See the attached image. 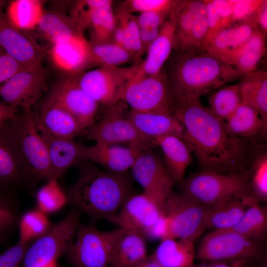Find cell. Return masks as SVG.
Segmentation results:
<instances>
[{
	"label": "cell",
	"mask_w": 267,
	"mask_h": 267,
	"mask_svg": "<svg viewBox=\"0 0 267 267\" xmlns=\"http://www.w3.org/2000/svg\"><path fill=\"white\" fill-rule=\"evenodd\" d=\"M170 112L182 126L183 140L203 170L249 178L253 141L231 133L199 98L171 95Z\"/></svg>",
	"instance_id": "6da1fadb"
},
{
	"label": "cell",
	"mask_w": 267,
	"mask_h": 267,
	"mask_svg": "<svg viewBox=\"0 0 267 267\" xmlns=\"http://www.w3.org/2000/svg\"><path fill=\"white\" fill-rule=\"evenodd\" d=\"M78 167L77 180L65 191L68 203L93 220L110 221L134 194L131 177L127 172L101 170L86 159Z\"/></svg>",
	"instance_id": "7a4b0ae2"
},
{
	"label": "cell",
	"mask_w": 267,
	"mask_h": 267,
	"mask_svg": "<svg viewBox=\"0 0 267 267\" xmlns=\"http://www.w3.org/2000/svg\"><path fill=\"white\" fill-rule=\"evenodd\" d=\"M202 51L178 53L170 75L166 74L172 95L200 98L244 75L216 55Z\"/></svg>",
	"instance_id": "3957f363"
},
{
	"label": "cell",
	"mask_w": 267,
	"mask_h": 267,
	"mask_svg": "<svg viewBox=\"0 0 267 267\" xmlns=\"http://www.w3.org/2000/svg\"><path fill=\"white\" fill-rule=\"evenodd\" d=\"M179 182L181 193L208 208L232 199L254 196L249 178L241 175L202 170Z\"/></svg>",
	"instance_id": "277c9868"
},
{
	"label": "cell",
	"mask_w": 267,
	"mask_h": 267,
	"mask_svg": "<svg viewBox=\"0 0 267 267\" xmlns=\"http://www.w3.org/2000/svg\"><path fill=\"white\" fill-rule=\"evenodd\" d=\"M16 130L23 161L24 179L33 185L54 177L45 143L38 131L32 109L11 120Z\"/></svg>",
	"instance_id": "5b68a950"
},
{
	"label": "cell",
	"mask_w": 267,
	"mask_h": 267,
	"mask_svg": "<svg viewBox=\"0 0 267 267\" xmlns=\"http://www.w3.org/2000/svg\"><path fill=\"white\" fill-rule=\"evenodd\" d=\"M125 230L100 231L93 224H79L65 255L74 267H108L118 240Z\"/></svg>",
	"instance_id": "8992f818"
},
{
	"label": "cell",
	"mask_w": 267,
	"mask_h": 267,
	"mask_svg": "<svg viewBox=\"0 0 267 267\" xmlns=\"http://www.w3.org/2000/svg\"><path fill=\"white\" fill-rule=\"evenodd\" d=\"M82 213L72 208L28 247L20 267H46L65 255L80 224Z\"/></svg>",
	"instance_id": "52a82bcc"
},
{
	"label": "cell",
	"mask_w": 267,
	"mask_h": 267,
	"mask_svg": "<svg viewBox=\"0 0 267 267\" xmlns=\"http://www.w3.org/2000/svg\"><path fill=\"white\" fill-rule=\"evenodd\" d=\"M265 253L263 243L249 239L229 230H214L202 239L196 258L201 261L246 259L261 260Z\"/></svg>",
	"instance_id": "ba28073f"
},
{
	"label": "cell",
	"mask_w": 267,
	"mask_h": 267,
	"mask_svg": "<svg viewBox=\"0 0 267 267\" xmlns=\"http://www.w3.org/2000/svg\"><path fill=\"white\" fill-rule=\"evenodd\" d=\"M207 211L208 208L185 194L173 190L165 204L169 238L184 239L194 243L206 229Z\"/></svg>",
	"instance_id": "9c48e42d"
},
{
	"label": "cell",
	"mask_w": 267,
	"mask_h": 267,
	"mask_svg": "<svg viewBox=\"0 0 267 267\" xmlns=\"http://www.w3.org/2000/svg\"><path fill=\"white\" fill-rule=\"evenodd\" d=\"M171 91L165 71L150 76L134 73L127 83L121 101L132 110L138 112H170Z\"/></svg>",
	"instance_id": "30bf717a"
},
{
	"label": "cell",
	"mask_w": 267,
	"mask_h": 267,
	"mask_svg": "<svg viewBox=\"0 0 267 267\" xmlns=\"http://www.w3.org/2000/svg\"><path fill=\"white\" fill-rule=\"evenodd\" d=\"M136 71V64L130 67L104 66L76 75L81 88L98 104L105 107L120 101L129 80Z\"/></svg>",
	"instance_id": "8fae6325"
},
{
	"label": "cell",
	"mask_w": 267,
	"mask_h": 267,
	"mask_svg": "<svg viewBox=\"0 0 267 267\" xmlns=\"http://www.w3.org/2000/svg\"><path fill=\"white\" fill-rule=\"evenodd\" d=\"M108 110L102 119L95 122L82 133L88 140L112 145L126 143L138 150H148L156 146L145 138L136 130L129 118L122 115L123 108L118 103L106 107Z\"/></svg>",
	"instance_id": "7c38bea8"
},
{
	"label": "cell",
	"mask_w": 267,
	"mask_h": 267,
	"mask_svg": "<svg viewBox=\"0 0 267 267\" xmlns=\"http://www.w3.org/2000/svg\"><path fill=\"white\" fill-rule=\"evenodd\" d=\"M44 100L67 111L84 130L96 122L99 104L81 88L76 75H68L59 80Z\"/></svg>",
	"instance_id": "4fadbf2b"
},
{
	"label": "cell",
	"mask_w": 267,
	"mask_h": 267,
	"mask_svg": "<svg viewBox=\"0 0 267 267\" xmlns=\"http://www.w3.org/2000/svg\"><path fill=\"white\" fill-rule=\"evenodd\" d=\"M133 178L165 211L166 200L175 181L160 158L150 149L141 151L131 167Z\"/></svg>",
	"instance_id": "5bb4252c"
},
{
	"label": "cell",
	"mask_w": 267,
	"mask_h": 267,
	"mask_svg": "<svg viewBox=\"0 0 267 267\" xmlns=\"http://www.w3.org/2000/svg\"><path fill=\"white\" fill-rule=\"evenodd\" d=\"M0 46L28 69H44V50L28 34L12 25L4 14L0 15Z\"/></svg>",
	"instance_id": "9a60e30c"
},
{
	"label": "cell",
	"mask_w": 267,
	"mask_h": 267,
	"mask_svg": "<svg viewBox=\"0 0 267 267\" xmlns=\"http://www.w3.org/2000/svg\"><path fill=\"white\" fill-rule=\"evenodd\" d=\"M46 90L44 69H26L18 72L1 86L0 96L4 102L13 107L32 109Z\"/></svg>",
	"instance_id": "2e32d148"
},
{
	"label": "cell",
	"mask_w": 267,
	"mask_h": 267,
	"mask_svg": "<svg viewBox=\"0 0 267 267\" xmlns=\"http://www.w3.org/2000/svg\"><path fill=\"white\" fill-rule=\"evenodd\" d=\"M165 214L159 205L144 193L134 194L110 221L119 228L145 234Z\"/></svg>",
	"instance_id": "e0dca14e"
},
{
	"label": "cell",
	"mask_w": 267,
	"mask_h": 267,
	"mask_svg": "<svg viewBox=\"0 0 267 267\" xmlns=\"http://www.w3.org/2000/svg\"><path fill=\"white\" fill-rule=\"evenodd\" d=\"M23 171L16 130L10 120L0 126V186L9 189L21 183Z\"/></svg>",
	"instance_id": "ac0fdd59"
},
{
	"label": "cell",
	"mask_w": 267,
	"mask_h": 267,
	"mask_svg": "<svg viewBox=\"0 0 267 267\" xmlns=\"http://www.w3.org/2000/svg\"><path fill=\"white\" fill-rule=\"evenodd\" d=\"M37 129L43 138L48 153L54 177L61 178L67 170L78 166L84 160V146L74 139L58 138L50 134L34 119Z\"/></svg>",
	"instance_id": "d6986e66"
},
{
	"label": "cell",
	"mask_w": 267,
	"mask_h": 267,
	"mask_svg": "<svg viewBox=\"0 0 267 267\" xmlns=\"http://www.w3.org/2000/svg\"><path fill=\"white\" fill-rule=\"evenodd\" d=\"M50 53L54 64L68 75H77L89 66L90 43L84 35L52 44Z\"/></svg>",
	"instance_id": "ffe728a7"
},
{
	"label": "cell",
	"mask_w": 267,
	"mask_h": 267,
	"mask_svg": "<svg viewBox=\"0 0 267 267\" xmlns=\"http://www.w3.org/2000/svg\"><path fill=\"white\" fill-rule=\"evenodd\" d=\"M206 13L203 0H174L168 15L174 26V49L178 53L183 51L194 25Z\"/></svg>",
	"instance_id": "44dd1931"
},
{
	"label": "cell",
	"mask_w": 267,
	"mask_h": 267,
	"mask_svg": "<svg viewBox=\"0 0 267 267\" xmlns=\"http://www.w3.org/2000/svg\"><path fill=\"white\" fill-rule=\"evenodd\" d=\"M128 118L145 138L154 143L156 138L167 134H174L183 139L182 127L170 112L131 110Z\"/></svg>",
	"instance_id": "7402d4cb"
},
{
	"label": "cell",
	"mask_w": 267,
	"mask_h": 267,
	"mask_svg": "<svg viewBox=\"0 0 267 267\" xmlns=\"http://www.w3.org/2000/svg\"><path fill=\"white\" fill-rule=\"evenodd\" d=\"M141 151L130 146L96 142L91 146H84L83 155L85 159L98 164L108 171L123 173L131 169Z\"/></svg>",
	"instance_id": "603a6c76"
},
{
	"label": "cell",
	"mask_w": 267,
	"mask_h": 267,
	"mask_svg": "<svg viewBox=\"0 0 267 267\" xmlns=\"http://www.w3.org/2000/svg\"><path fill=\"white\" fill-rule=\"evenodd\" d=\"M33 116L50 134L58 138L74 139L84 131L71 114L44 100Z\"/></svg>",
	"instance_id": "cb8c5ba5"
},
{
	"label": "cell",
	"mask_w": 267,
	"mask_h": 267,
	"mask_svg": "<svg viewBox=\"0 0 267 267\" xmlns=\"http://www.w3.org/2000/svg\"><path fill=\"white\" fill-rule=\"evenodd\" d=\"M174 26L167 17L158 36L147 49L146 58L136 64V73L150 76L161 71L174 49Z\"/></svg>",
	"instance_id": "d4e9b609"
},
{
	"label": "cell",
	"mask_w": 267,
	"mask_h": 267,
	"mask_svg": "<svg viewBox=\"0 0 267 267\" xmlns=\"http://www.w3.org/2000/svg\"><path fill=\"white\" fill-rule=\"evenodd\" d=\"M154 142L163 152L168 173L175 182H180L192 161L190 148L183 139L174 134L160 136Z\"/></svg>",
	"instance_id": "484cf974"
},
{
	"label": "cell",
	"mask_w": 267,
	"mask_h": 267,
	"mask_svg": "<svg viewBox=\"0 0 267 267\" xmlns=\"http://www.w3.org/2000/svg\"><path fill=\"white\" fill-rule=\"evenodd\" d=\"M115 27L112 41L131 54L139 63L144 54L140 39L136 16L120 4L114 12Z\"/></svg>",
	"instance_id": "4316f807"
},
{
	"label": "cell",
	"mask_w": 267,
	"mask_h": 267,
	"mask_svg": "<svg viewBox=\"0 0 267 267\" xmlns=\"http://www.w3.org/2000/svg\"><path fill=\"white\" fill-rule=\"evenodd\" d=\"M258 28L252 21L234 24L220 31L204 51L212 53L224 61L239 48Z\"/></svg>",
	"instance_id": "83f0119b"
},
{
	"label": "cell",
	"mask_w": 267,
	"mask_h": 267,
	"mask_svg": "<svg viewBox=\"0 0 267 267\" xmlns=\"http://www.w3.org/2000/svg\"><path fill=\"white\" fill-rule=\"evenodd\" d=\"M146 238L136 232L124 231L114 248L108 267H133L148 256Z\"/></svg>",
	"instance_id": "f1b7e54d"
},
{
	"label": "cell",
	"mask_w": 267,
	"mask_h": 267,
	"mask_svg": "<svg viewBox=\"0 0 267 267\" xmlns=\"http://www.w3.org/2000/svg\"><path fill=\"white\" fill-rule=\"evenodd\" d=\"M37 27L52 44L84 35L74 19L58 11H44Z\"/></svg>",
	"instance_id": "f546056e"
},
{
	"label": "cell",
	"mask_w": 267,
	"mask_h": 267,
	"mask_svg": "<svg viewBox=\"0 0 267 267\" xmlns=\"http://www.w3.org/2000/svg\"><path fill=\"white\" fill-rule=\"evenodd\" d=\"M225 123L233 135L251 141L259 134L265 135L267 133V127L259 113L244 101Z\"/></svg>",
	"instance_id": "4dcf8cb0"
},
{
	"label": "cell",
	"mask_w": 267,
	"mask_h": 267,
	"mask_svg": "<svg viewBox=\"0 0 267 267\" xmlns=\"http://www.w3.org/2000/svg\"><path fill=\"white\" fill-rule=\"evenodd\" d=\"M266 36L257 28L248 40L224 62L244 75L255 71L266 53Z\"/></svg>",
	"instance_id": "1f68e13d"
},
{
	"label": "cell",
	"mask_w": 267,
	"mask_h": 267,
	"mask_svg": "<svg viewBox=\"0 0 267 267\" xmlns=\"http://www.w3.org/2000/svg\"><path fill=\"white\" fill-rule=\"evenodd\" d=\"M193 243L184 239H166L151 255L162 267H191L195 255Z\"/></svg>",
	"instance_id": "d6a6232c"
},
{
	"label": "cell",
	"mask_w": 267,
	"mask_h": 267,
	"mask_svg": "<svg viewBox=\"0 0 267 267\" xmlns=\"http://www.w3.org/2000/svg\"><path fill=\"white\" fill-rule=\"evenodd\" d=\"M243 101L253 107L267 127V72L254 71L244 74L239 82Z\"/></svg>",
	"instance_id": "836d02e7"
},
{
	"label": "cell",
	"mask_w": 267,
	"mask_h": 267,
	"mask_svg": "<svg viewBox=\"0 0 267 267\" xmlns=\"http://www.w3.org/2000/svg\"><path fill=\"white\" fill-rule=\"evenodd\" d=\"M254 198L256 197L249 196L234 199L208 208L206 229L224 230L232 227L240 220Z\"/></svg>",
	"instance_id": "e575fe53"
},
{
	"label": "cell",
	"mask_w": 267,
	"mask_h": 267,
	"mask_svg": "<svg viewBox=\"0 0 267 267\" xmlns=\"http://www.w3.org/2000/svg\"><path fill=\"white\" fill-rule=\"evenodd\" d=\"M260 201L254 198L239 222L232 227L226 230L264 243L267 232V210L260 205Z\"/></svg>",
	"instance_id": "d590c367"
},
{
	"label": "cell",
	"mask_w": 267,
	"mask_h": 267,
	"mask_svg": "<svg viewBox=\"0 0 267 267\" xmlns=\"http://www.w3.org/2000/svg\"><path fill=\"white\" fill-rule=\"evenodd\" d=\"M43 3L40 0L11 1L6 16L10 23L18 29H33L37 27L44 12Z\"/></svg>",
	"instance_id": "8d00e7d4"
},
{
	"label": "cell",
	"mask_w": 267,
	"mask_h": 267,
	"mask_svg": "<svg viewBox=\"0 0 267 267\" xmlns=\"http://www.w3.org/2000/svg\"><path fill=\"white\" fill-rule=\"evenodd\" d=\"M89 43V66H120L128 63H133V65L139 64L132 54L112 41Z\"/></svg>",
	"instance_id": "74e56055"
},
{
	"label": "cell",
	"mask_w": 267,
	"mask_h": 267,
	"mask_svg": "<svg viewBox=\"0 0 267 267\" xmlns=\"http://www.w3.org/2000/svg\"><path fill=\"white\" fill-rule=\"evenodd\" d=\"M243 101L239 83L228 86L213 92L209 97L210 110L225 121Z\"/></svg>",
	"instance_id": "f35d334b"
},
{
	"label": "cell",
	"mask_w": 267,
	"mask_h": 267,
	"mask_svg": "<svg viewBox=\"0 0 267 267\" xmlns=\"http://www.w3.org/2000/svg\"><path fill=\"white\" fill-rule=\"evenodd\" d=\"M113 1L99 7L92 8L90 13L89 26L91 28L92 43L112 41L115 27V17L113 9Z\"/></svg>",
	"instance_id": "ab89813d"
},
{
	"label": "cell",
	"mask_w": 267,
	"mask_h": 267,
	"mask_svg": "<svg viewBox=\"0 0 267 267\" xmlns=\"http://www.w3.org/2000/svg\"><path fill=\"white\" fill-rule=\"evenodd\" d=\"M52 224L47 215L37 208L25 212L20 216L18 223V242L29 245L31 241L45 234Z\"/></svg>",
	"instance_id": "60d3db41"
},
{
	"label": "cell",
	"mask_w": 267,
	"mask_h": 267,
	"mask_svg": "<svg viewBox=\"0 0 267 267\" xmlns=\"http://www.w3.org/2000/svg\"><path fill=\"white\" fill-rule=\"evenodd\" d=\"M58 179L51 178L36 193L37 209L46 215L58 211L68 203L65 192L59 186Z\"/></svg>",
	"instance_id": "b9f144b4"
},
{
	"label": "cell",
	"mask_w": 267,
	"mask_h": 267,
	"mask_svg": "<svg viewBox=\"0 0 267 267\" xmlns=\"http://www.w3.org/2000/svg\"><path fill=\"white\" fill-rule=\"evenodd\" d=\"M20 217L18 201L13 193L7 190L0 194V244L8 240Z\"/></svg>",
	"instance_id": "7bdbcfd3"
},
{
	"label": "cell",
	"mask_w": 267,
	"mask_h": 267,
	"mask_svg": "<svg viewBox=\"0 0 267 267\" xmlns=\"http://www.w3.org/2000/svg\"><path fill=\"white\" fill-rule=\"evenodd\" d=\"M249 181L253 195L260 201L267 200V154L264 152L256 158L250 170Z\"/></svg>",
	"instance_id": "ee69618b"
},
{
	"label": "cell",
	"mask_w": 267,
	"mask_h": 267,
	"mask_svg": "<svg viewBox=\"0 0 267 267\" xmlns=\"http://www.w3.org/2000/svg\"><path fill=\"white\" fill-rule=\"evenodd\" d=\"M263 0H231L232 5L231 25L250 21L256 23V15Z\"/></svg>",
	"instance_id": "f6af8a7d"
},
{
	"label": "cell",
	"mask_w": 267,
	"mask_h": 267,
	"mask_svg": "<svg viewBox=\"0 0 267 267\" xmlns=\"http://www.w3.org/2000/svg\"><path fill=\"white\" fill-rule=\"evenodd\" d=\"M173 1L174 0H126L120 4L132 13L151 11L169 13Z\"/></svg>",
	"instance_id": "bcb514c9"
},
{
	"label": "cell",
	"mask_w": 267,
	"mask_h": 267,
	"mask_svg": "<svg viewBox=\"0 0 267 267\" xmlns=\"http://www.w3.org/2000/svg\"><path fill=\"white\" fill-rule=\"evenodd\" d=\"M207 33L206 13L199 17L192 30L183 51L194 53L201 51Z\"/></svg>",
	"instance_id": "7dc6e473"
},
{
	"label": "cell",
	"mask_w": 267,
	"mask_h": 267,
	"mask_svg": "<svg viewBox=\"0 0 267 267\" xmlns=\"http://www.w3.org/2000/svg\"><path fill=\"white\" fill-rule=\"evenodd\" d=\"M206 8L207 33L201 51H204L217 34L222 30L220 19L211 0H203Z\"/></svg>",
	"instance_id": "c3c4849f"
},
{
	"label": "cell",
	"mask_w": 267,
	"mask_h": 267,
	"mask_svg": "<svg viewBox=\"0 0 267 267\" xmlns=\"http://www.w3.org/2000/svg\"><path fill=\"white\" fill-rule=\"evenodd\" d=\"M29 245L17 242L0 254V267H20Z\"/></svg>",
	"instance_id": "681fc988"
},
{
	"label": "cell",
	"mask_w": 267,
	"mask_h": 267,
	"mask_svg": "<svg viewBox=\"0 0 267 267\" xmlns=\"http://www.w3.org/2000/svg\"><path fill=\"white\" fill-rule=\"evenodd\" d=\"M26 69H28L8 54L0 55V88L1 83L6 82L18 72Z\"/></svg>",
	"instance_id": "f907efd6"
},
{
	"label": "cell",
	"mask_w": 267,
	"mask_h": 267,
	"mask_svg": "<svg viewBox=\"0 0 267 267\" xmlns=\"http://www.w3.org/2000/svg\"><path fill=\"white\" fill-rule=\"evenodd\" d=\"M168 13L162 12H146L136 16L139 28L152 27L161 28L167 19Z\"/></svg>",
	"instance_id": "816d5d0a"
},
{
	"label": "cell",
	"mask_w": 267,
	"mask_h": 267,
	"mask_svg": "<svg viewBox=\"0 0 267 267\" xmlns=\"http://www.w3.org/2000/svg\"><path fill=\"white\" fill-rule=\"evenodd\" d=\"M220 19L222 30L231 26L232 5L231 0H211Z\"/></svg>",
	"instance_id": "f5cc1de1"
},
{
	"label": "cell",
	"mask_w": 267,
	"mask_h": 267,
	"mask_svg": "<svg viewBox=\"0 0 267 267\" xmlns=\"http://www.w3.org/2000/svg\"><path fill=\"white\" fill-rule=\"evenodd\" d=\"M251 263L246 259L231 261H202L191 267H246Z\"/></svg>",
	"instance_id": "db71d44e"
},
{
	"label": "cell",
	"mask_w": 267,
	"mask_h": 267,
	"mask_svg": "<svg viewBox=\"0 0 267 267\" xmlns=\"http://www.w3.org/2000/svg\"><path fill=\"white\" fill-rule=\"evenodd\" d=\"M161 28L152 27L139 28L140 39L144 53L147 52L151 44L157 38Z\"/></svg>",
	"instance_id": "11a10c76"
},
{
	"label": "cell",
	"mask_w": 267,
	"mask_h": 267,
	"mask_svg": "<svg viewBox=\"0 0 267 267\" xmlns=\"http://www.w3.org/2000/svg\"><path fill=\"white\" fill-rule=\"evenodd\" d=\"M258 28L263 33L267 34V0H263L256 15Z\"/></svg>",
	"instance_id": "9f6ffc18"
},
{
	"label": "cell",
	"mask_w": 267,
	"mask_h": 267,
	"mask_svg": "<svg viewBox=\"0 0 267 267\" xmlns=\"http://www.w3.org/2000/svg\"><path fill=\"white\" fill-rule=\"evenodd\" d=\"M18 108L5 102H0V126L17 116Z\"/></svg>",
	"instance_id": "6f0895ef"
},
{
	"label": "cell",
	"mask_w": 267,
	"mask_h": 267,
	"mask_svg": "<svg viewBox=\"0 0 267 267\" xmlns=\"http://www.w3.org/2000/svg\"><path fill=\"white\" fill-rule=\"evenodd\" d=\"M133 267H162L151 255Z\"/></svg>",
	"instance_id": "680465c9"
},
{
	"label": "cell",
	"mask_w": 267,
	"mask_h": 267,
	"mask_svg": "<svg viewBox=\"0 0 267 267\" xmlns=\"http://www.w3.org/2000/svg\"><path fill=\"white\" fill-rule=\"evenodd\" d=\"M6 3V0H0V15L4 14L3 13V9L5 6Z\"/></svg>",
	"instance_id": "91938a15"
},
{
	"label": "cell",
	"mask_w": 267,
	"mask_h": 267,
	"mask_svg": "<svg viewBox=\"0 0 267 267\" xmlns=\"http://www.w3.org/2000/svg\"><path fill=\"white\" fill-rule=\"evenodd\" d=\"M8 190V189H5L1 186H0V194L3 193L4 192Z\"/></svg>",
	"instance_id": "94428289"
},
{
	"label": "cell",
	"mask_w": 267,
	"mask_h": 267,
	"mask_svg": "<svg viewBox=\"0 0 267 267\" xmlns=\"http://www.w3.org/2000/svg\"><path fill=\"white\" fill-rule=\"evenodd\" d=\"M4 53H5V51H4V50L2 48V47L0 46V55L4 54Z\"/></svg>",
	"instance_id": "6125c7cd"
}]
</instances>
